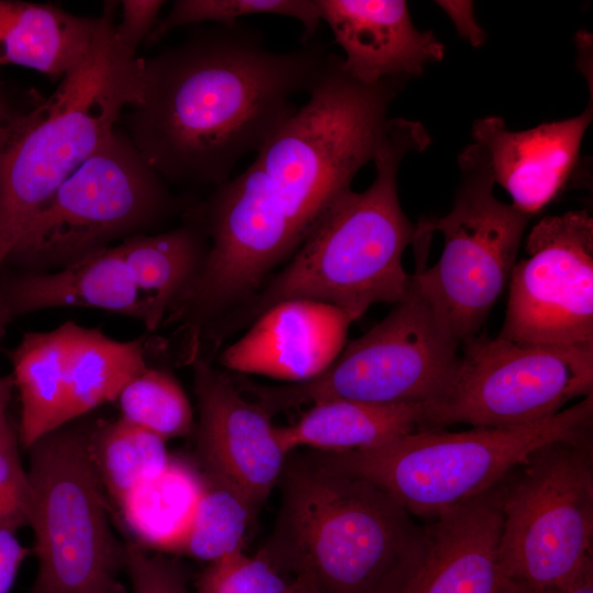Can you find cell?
I'll return each instance as SVG.
<instances>
[{
	"mask_svg": "<svg viewBox=\"0 0 593 593\" xmlns=\"http://www.w3.org/2000/svg\"><path fill=\"white\" fill-rule=\"evenodd\" d=\"M332 54L316 44L277 52L242 24L216 25L143 58L127 137L166 181L217 187L298 110Z\"/></svg>",
	"mask_w": 593,
	"mask_h": 593,
	"instance_id": "1",
	"label": "cell"
},
{
	"mask_svg": "<svg viewBox=\"0 0 593 593\" xmlns=\"http://www.w3.org/2000/svg\"><path fill=\"white\" fill-rule=\"evenodd\" d=\"M430 137L418 121L390 119L373 159L376 177L363 191L351 188L327 208L288 265L249 300L211 324L205 340L217 345L277 303L307 299L334 305L355 322L378 303L395 304L412 276L403 254L416 224L398 194L400 165L410 152L422 153Z\"/></svg>",
	"mask_w": 593,
	"mask_h": 593,
	"instance_id": "2",
	"label": "cell"
},
{
	"mask_svg": "<svg viewBox=\"0 0 593 593\" xmlns=\"http://www.w3.org/2000/svg\"><path fill=\"white\" fill-rule=\"evenodd\" d=\"M304 456L287 459L278 522L261 549L322 593H383L419 555L424 526L368 480Z\"/></svg>",
	"mask_w": 593,
	"mask_h": 593,
	"instance_id": "3",
	"label": "cell"
},
{
	"mask_svg": "<svg viewBox=\"0 0 593 593\" xmlns=\"http://www.w3.org/2000/svg\"><path fill=\"white\" fill-rule=\"evenodd\" d=\"M118 2H105L85 60L27 111L0 160V279L31 221L58 186L115 133L141 98L143 58L115 36Z\"/></svg>",
	"mask_w": 593,
	"mask_h": 593,
	"instance_id": "4",
	"label": "cell"
},
{
	"mask_svg": "<svg viewBox=\"0 0 593 593\" xmlns=\"http://www.w3.org/2000/svg\"><path fill=\"white\" fill-rule=\"evenodd\" d=\"M593 394L545 419L461 432L424 428L368 449L306 454L373 483L412 516L435 518L493 488L536 450L592 437Z\"/></svg>",
	"mask_w": 593,
	"mask_h": 593,
	"instance_id": "5",
	"label": "cell"
},
{
	"mask_svg": "<svg viewBox=\"0 0 593 593\" xmlns=\"http://www.w3.org/2000/svg\"><path fill=\"white\" fill-rule=\"evenodd\" d=\"M451 210L421 219L412 243L419 290L460 345L477 336L507 286L530 216L500 201L489 154L472 143L458 155Z\"/></svg>",
	"mask_w": 593,
	"mask_h": 593,
	"instance_id": "6",
	"label": "cell"
},
{
	"mask_svg": "<svg viewBox=\"0 0 593 593\" xmlns=\"http://www.w3.org/2000/svg\"><path fill=\"white\" fill-rule=\"evenodd\" d=\"M88 434L66 424L29 448L27 526L37 558L31 593H124L125 545L112 532Z\"/></svg>",
	"mask_w": 593,
	"mask_h": 593,
	"instance_id": "7",
	"label": "cell"
},
{
	"mask_svg": "<svg viewBox=\"0 0 593 593\" xmlns=\"http://www.w3.org/2000/svg\"><path fill=\"white\" fill-rule=\"evenodd\" d=\"M390 313L342 353L318 377L284 385L240 380L270 415L326 400L377 404H429L450 388L460 343L419 290L412 276Z\"/></svg>",
	"mask_w": 593,
	"mask_h": 593,
	"instance_id": "8",
	"label": "cell"
},
{
	"mask_svg": "<svg viewBox=\"0 0 593 593\" xmlns=\"http://www.w3.org/2000/svg\"><path fill=\"white\" fill-rule=\"evenodd\" d=\"M174 209L167 182L116 130L53 192L8 262L22 271L57 270L148 234Z\"/></svg>",
	"mask_w": 593,
	"mask_h": 593,
	"instance_id": "9",
	"label": "cell"
},
{
	"mask_svg": "<svg viewBox=\"0 0 593 593\" xmlns=\"http://www.w3.org/2000/svg\"><path fill=\"white\" fill-rule=\"evenodd\" d=\"M500 562L511 589L566 585L593 569L592 437L536 450L504 482Z\"/></svg>",
	"mask_w": 593,
	"mask_h": 593,
	"instance_id": "10",
	"label": "cell"
},
{
	"mask_svg": "<svg viewBox=\"0 0 593 593\" xmlns=\"http://www.w3.org/2000/svg\"><path fill=\"white\" fill-rule=\"evenodd\" d=\"M461 345L450 388L425 404V428L526 425L593 394V345L518 344L483 335Z\"/></svg>",
	"mask_w": 593,
	"mask_h": 593,
	"instance_id": "11",
	"label": "cell"
},
{
	"mask_svg": "<svg viewBox=\"0 0 593 593\" xmlns=\"http://www.w3.org/2000/svg\"><path fill=\"white\" fill-rule=\"evenodd\" d=\"M515 264L499 338L518 344L593 345V217L586 209L547 215Z\"/></svg>",
	"mask_w": 593,
	"mask_h": 593,
	"instance_id": "12",
	"label": "cell"
},
{
	"mask_svg": "<svg viewBox=\"0 0 593 593\" xmlns=\"http://www.w3.org/2000/svg\"><path fill=\"white\" fill-rule=\"evenodd\" d=\"M189 363L199 410L198 454L206 474L233 488L256 510L279 482L289 456L278 426L209 357L199 354Z\"/></svg>",
	"mask_w": 593,
	"mask_h": 593,
	"instance_id": "13",
	"label": "cell"
},
{
	"mask_svg": "<svg viewBox=\"0 0 593 593\" xmlns=\"http://www.w3.org/2000/svg\"><path fill=\"white\" fill-rule=\"evenodd\" d=\"M505 478L424 526L419 555L383 593H511L499 555Z\"/></svg>",
	"mask_w": 593,
	"mask_h": 593,
	"instance_id": "14",
	"label": "cell"
},
{
	"mask_svg": "<svg viewBox=\"0 0 593 593\" xmlns=\"http://www.w3.org/2000/svg\"><path fill=\"white\" fill-rule=\"evenodd\" d=\"M353 318L343 310L314 300L275 304L246 333L227 346L219 361L239 373L304 382L322 374L346 345Z\"/></svg>",
	"mask_w": 593,
	"mask_h": 593,
	"instance_id": "15",
	"label": "cell"
},
{
	"mask_svg": "<svg viewBox=\"0 0 593 593\" xmlns=\"http://www.w3.org/2000/svg\"><path fill=\"white\" fill-rule=\"evenodd\" d=\"M592 120L591 100L579 115L524 131L508 130L500 116L481 118L473 122L472 137L489 154L494 183L514 208L533 217L562 193Z\"/></svg>",
	"mask_w": 593,
	"mask_h": 593,
	"instance_id": "16",
	"label": "cell"
},
{
	"mask_svg": "<svg viewBox=\"0 0 593 593\" xmlns=\"http://www.w3.org/2000/svg\"><path fill=\"white\" fill-rule=\"evenodd\" d=\"M317 4L321 21L344 52V71L361 83L406 82L445 56L434 32L413 24L406 1L317 0Z\"/></svg>",
	"mask_w": 593,
	"mask_h": 593,
	"instance_id": "17",
	"label": "cell"
},
{
	"mask_svg": "<svg viewBox=\"0 0 593 593\" xmlns=\"http://www.w3.org/2000/svg\"><path fill=\"white\" fill-rule=\"evenodd\" d=\"M94 307L149 324L145 298L116 245L52 271H16L0 279V340L13 320L53 307Z\"/></svg>",
	"mask_w": 593,
	"mask_h": 593,
	"instance_id": "18",
	"label": "cell"
},
{
	"mask_svg": "<svg viewBox=\"0 0 593 593\" xmlns=\"http://www.w3.org/2000/svg\"><path fill=\"white\" fill-rule=\"evenodd\" d=\"M42 347L64 396L67 422L116 400L124 385L145 370L146 337L116 340L74 322L40 332Z\"/></svg>",
	"mask_w": 593,
	"mask_h": 593,
	"instance_id": "19",
	"label": "cell"
},
{
	"mask_svg": "<svg viewBox=\"0 0 593 593\" xmlns=\"http://www.w3.org/2000/svg\"><path fill=\"white\" fill-rule=\"evenodd\" d=\"M99 18L51 3L0 0V66L26 67L60 80L90 53Z\"/></svg>",
	"mask_w": 593,
	"mask_h": 593,
	"instance_id": "20",
	"label": "cell"
},
{
	"mask_svg": "<svg viewBox=\"0 0 593 593\" xmlns=\"http://www.w3.org/2000/svg\"><path fill=\"white\" fill-rule=\"evenodd\" d=\"M425 428V404H377L326 400L293 424L278 427L286 452L305 447L318 452L368 449Z\"/></svg>",
	"mask_w": 593,
	"mask_h": 593,
	"instance_id": "21",
	"label": "cell"
},
{
	"mask_svg": "<svg viewBox=\"0 0 593 593\" xmlns=\"http://www.w3.org/2000/svg\"><path fill=\"white\" fill-rule=\"evenodd\" d=\"M149 310L148 332L168 312L203 266L209 242L200 225L184 224L157 234H138L116 244Z\"/></svg>",
	"mask_w": 593,
	"mask_h": 593,
	"instance_id": "22",
	"label": "cell"
},
{
	"mask_svg": "<svg viewBox=\"0 0 593 593\" xmlns=\"http://www.w3.org/2000/svg\"><path fill=\"white\" fill-rule=\"evenodd\" d=\"M203 478L171 459L158 475L130 493L119 505L126 527L144 549L175 553L199 494Z\"/></svg>",
	"mask_w": 593,
	"mask_h": 593,
	"instance_id": "23",
	"label": "cell"
},
{
	"mask_svg": "<svg viewBox=\"0 0 593 593\" xmlns=\"http://www.w3.org/2000/svg\"><path fill=\"white\" fill-rule=\"evenodd\" d=\"M88 448L101 485L116 506L171 461L166 440L122 418L90 426Z\"/></svg>",
	"mask_w": 593,
	"mask_h": 593,
	"instance_id": "24",
	"label": "cell"
},
{
	"mask_svg": "<svg viewBox=\"0 0 593 593\" xmlns=\"http://www.w3.org/2000/svg\"><path fill=\"white\" fill-rule=\"evenodd\" d=\"M254 512L237 491L206 474L188 528L175 553L211 563L244 550Z\"/></svg>",
	"mask_w": 593,
	"mask_h": 593,
	"instance_id": "25",
	"label": "cell"
},
{
	"mask_svg": "<svg viewBox=\"0 0 593 593\" xmlns=\"http://www.w3.org/2000/svg\"><path fill=\"white\" fill-rule=\"evenodd\" d=\"M122 419L164 440L187 435L193 410L178 380L168 371L147 367L131 379L116 400Z\"/></svg>",
	"mask_w": 593,
	"mask_h": 593,
	"instance_id": "26",
	"label": "cell"
},
{
	"mask_svg": "<svg viewBox=\"0 0 593 593\" xmlns=\"http://www.w3.org/2000/svg\"><path fill=\"white\" fill-rule=\"evenodd\" d=\"M255 14L298 20L303 44H307L322 22L317 0H178L168 14L158 20L148 40L158 41L174 29L195 23L233 25L238 19Z\"/></svg>",
	"mask_w": 593,
	"mask_h": 593,
	"instance_id": "27",
	"label": "cell"
},
{
	"mask_svg": "<svg viewBox=\"0 0 593 593\" xmlns=\"http://www.w3.org/2000/svg\"><path fill=\"white\" fill-rule=\"evenodd\" d=\"M293 578L262 549L251 556L242 550L208 563L194 593H286Z\"/></svg>",
	"mask_w": 593,
	"mask_h": 593,
	"instance_id": "28",
	"label": "cell"
},
{
	"mask_svg": "<svg viewBox=\"0 0 593 593\" xmlns=\"http://www.w3.org/2000/svg\"><path fill=\"white\" fill-rule=\"evenodd\" d=\"M19 434L7 415L0 422V527L27 526L30 484L19 454Z\"/></svg>",
	"mask_w": 593,
	"mask_h": 593,
	"instance_id": "29",
	"label": "cell"
},
{
	"mask_svg": "<svg viewBox=\"0 0 593 593\" xmlns=\"http://www.w3.org/2000/svg\"><path fill=\"white\" fill-rule=\"evenodd\" d=\"M124 570L132 593H192L177 563L146 552L136 542L125 545Z\"/></svg>",
	"mask_w": 593,
	"mask_h": 593,
	"instance_id": "30",
	"label": "cell"
},
{
	"mask_svg": "<svg viewBox=\"0 0 593 593\" xmlns=\"http://www.w3.org/2000/svg\"><path fill=\"white\" fill-rule=\"evenodd\" d=\"M165 1L124 0L120 2L121 19L115 22V36L128 52L136 54L139 44L148 38L158 23Z\"/></svg>",
	"mask_w": 593,
	"mask_h": 593,
	"instance_id": "31",
	"label": "cell"
},
{
	"mask_svg": "<svg viewBox=\"0 0 593 593\" xmlns=\"http://www.w3.org/2000/svg\"><path fill=\"white\" fill-rule=\"evenodd\" d=\"M30 550L15 536V530L0 527V593H9L19 569Z\"/></svg>",
	"mask_w": 593,
	"mask_h": 593,
	"instance_id": "32",
	"label": "cell"
},
{
	"mask_svg": "<svg viewBox=\"0 0 593 593\" xmlns=\"http://www.w3.org/2000/svg\"><path fill=\"white\" fill-rule=\"evenodd\" d=\"M437 4L451 19L459 35L472 46H481L485 42V32L475 19L471 1H437Z\"/></svg>",
	"mask_w": 593,
	"mask_h": 593,
	"instance_id": "33",
	"label": "cell"
},
{
	"mask_svg": "<svg viewBox=\"0 0 593 593\" xmlns=\"http://www.w3.org/2000/svg\"><path fill=\"white\" fill-rule=\"evenodd\" d=\"M26 113L13 110L0 85V160Z\"/></svg>",
	"mask_w": 593,
	"mask_h": 593,
	"instance_id": "34",
	"label": "cell"
},
{
	"mask_svg": "<svg viewBox=\"0 0 593 593\" xmlns=\"http://www.w3.org/2000/svg\"><path fill=\"white\" fill-rule=\"evenodd\" d=\"M511 593H593V569L586 571L573 582L542 589H511Z\"/></svg>",
	"mask_w": 593,
	"mask_h": 593,
	"instance_id": "35",
	"label": "cell"
},
{
	"mask_svg": "<svg viewBox=\"0 0 593 593\" xmlns=\"http://www.w3.org/2000/svg\"><path fill=\"white\" fill-rule=\"evenodd\" d=\"M13 388L12 377L0 376V422L8 415V405Z\"/></svg>",
	"mask_w": 593,
	"mask_h": 593,
	"instance_id": "36",
	"label": "cell"
},
{
	"mask_svg": "<svg viewBox=\"0 0 593 593\" xmlns=\"http://www.w3.org/2000/svg\"><path fill=\"white\" fill-rule=\"evenodd\" d=\"M286 593H322L315 583L306 575H295Z\"/></svg>",
	"mask_w": 593,
	"mask_h": 593,
	"instance_id": "37",
	"label": "cell"
}]
</instances>
